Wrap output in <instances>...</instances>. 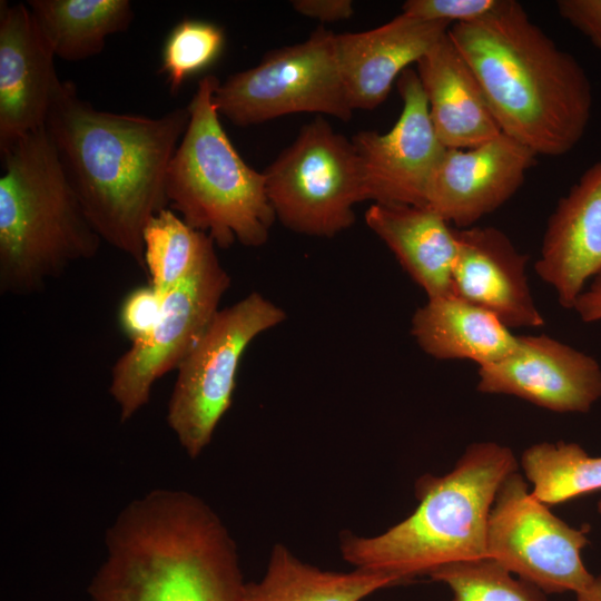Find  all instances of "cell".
I'll return each instance as SVG.
<instances>
[{
	"instance_id": "1",
	"label": "cell",
	"mask_w": 601,
	"mask_h": 601,
	"mask_svg": "<svg viewBox=\"0 0 601 601\" xmlns=\"http://www.w3.org/2000/svg\"><path fill=\"white\" fill-rule=\"evenodd\" d=\"M189 116L187 107L158 118L99 110L68 81L48 111L46 130L89 220L142 269L144 229L169 204L166 174Z\"/></svg>"
},
{
	"instance_id": "2",
	"label": "cell",
	"mask_w": 601,
	"mask_h": 601,
	"mask_svg": "<svg viewBox=\"0 0 601 601\" xmlns=\"http://www.w3.org/2000/svg\"><path fill=\"white\" fill-rule=\"evenodd\" d=\"M105 542L91 601H246L236 542L193 493L156 489L131 501Z\"/></svg>"
},
{
	"instance_id": "3",
	"label": "cell",
	"mask_w": 601,
	"mask_h": 601,
	"mask_svg": "<svg viewBox=\"0 0 601 601\" xmlns=\"http://www.w3.org/2000/svg\"><path fill=\"white\" fill-rule=\"evenodd\" d=\"M447 33L503 134L536 156L560 157L578 145L591 118L589 77L518 1L506 0L481 20L452 24Z\"/></svg>"
},
{
	"instance_id": "4",
	"label": "cell",
	"mask_w": 601,
	"mask_h": 601,
	"mask_svg": "<svg viewBox=\"0 0 601 601\" xmlns=\"http://www.w3.org/2000/svg\"><path fill=\"white\" fill-rule=\"evenodd\" d=\"M516 469L509 447L471 444L445 475L418 479V505L405 520L373 536L342 533L343 559L402 583L452 563L487 558L490 512L500 486Z\"/></svg>"
},
{
	"instance_id": "5",
	"label": "cell",
	"mask_w": 601,
	"mask_h": 601,
	"mask_svg": "<svg viewBox=\"0 0 601 601\" xmlns=\"http://www.w3.org/2000/svg\"><path fill=\"white\" fill-rule=\"evenodd\" d=\"M0 293L31 295L96 256L101 238L41 127L1 150Z\"/></svg>"
},
{
	"instance_id": "6",
	"label": "cell",
	"mask_w": 601,
	"mask_h": 601,
	"mask_svg": "<svg viewBox=\"0 0 601 601\" xmlns=\"http://www.w3.org/2000/svg\"><path fill=\"white\" fill-rule=\"evenodd\" d=\"M219 83L214 75L201 78L187 106L189 122L168 165L166 194L181 219L218 247L236 240L259 247L276 216L264 171L243 160L221 126L214 101Z\"/></svg>"
},
{
	"instance_id": "7",
	"label": "cell",
	"mask_w": 601,
	"mask_h": 601,
	"mask_svg": "<svg viewBox=\"0 0 601 601\" xmlns=\"http://www.w3.org/2000/svg\"><path fill=\"white\" fill-rule=\"evenodd\" d=\"M269 203L288 229L333 237L355 221L354 206L368 200L352 144L317 116L264 171Z\"/></svg>"
},
{
	"instance_id": "8",
	"label": "cell",
	"mask_w": 601,
	"mask_h": 601,
	"mask_svg": "<svg viewBox=\"0 0 601 601\" xmlns=\"http://www.w3.org/2000/svg\"><path fill=\"white\" fill-rule=\"evenodd\" d=\"M285 318L279 306L252 292L219 309L181 361L166 420L190 459L203 453L228 411L239 362L248 345Z\"/></svg>"
},
{
	"instance_id": "9",
	"label": "cell",
	"mask_w": 601,
	"mask_h": 601,
	"mask_svg": "<svg viewBox=\"0 0 601 601\" xmlns=\"http://www.w3.org/2000/svg\"><path fill=\"white\" fill-rule=\"evenodd\" d=\"M219 115L252 126L297 112L343 121L353 115L336 51V33L323 27L303 42L268 51L260 62L220 82L214 93Z\"/></svg>"
},
{
	"instance_id": "10",
	"label": "cell",
	"mask_w": 601,
	"mask_h": 601,
	"mask_svg": "<svg viewBox=\"0 0 601 601\" xmlns=\"http://www.w3.org/2000/svg\"><path fill=\"white\" fill-rule=\"evenodd\" d=\"M587 533V528L570 526L534 499L514 472L500 486L490 512L487 558L540 591L577 594L594 579L581 556Z\"/></svg>"
},
{
	"instance_id": "11",
	"label": "cell",
	"mask_w": 601,
	"mask_h": 601,
	"mask_svg": "<svg viewBox=\"0 0 601 601\" xmlns=\"http://www.w3.org/2000/svg\"><path fill=\"white\" fill-rule=\"evenodd\" d=\"M230 277L210 245L194 267L164 296L151 333L132 343L111 370L109 393L121 422L130 420L150 398L154 383L177 368L215 315Z\"/></svg>"
},
{
	"instance_id": "12",
	"label": "cell",
	"mask_w": 601,
	"mask_h": 601,
	"mask_svg": "<svg viewBox=\"0 0 601 601\" xmlns=\"http://www.w3.org/2000/svg\"><path fill=\"white\" fill-rule=\"evenodd\" d=\"M403 108L385 134L363 130L352 138L361 160L367 199L376 204L426 207L431 177L446 148L432 125L418 76L397 78Z\"/></svg>"
},
{
	"instance_id": "13",
	"label": "cell",
	"mask_w": 601,
	"mask_h": 601,
	"mask_svg": "<svg viewBox=\"0 0 601 601\" xmlns=\"http://www.w3.org/2000/svg\"><path fill=\"white\" fill-rule=\"evenodd\" d=\"M477 390L505 394L558 413H587L601 397V366L545 334L518 336L514 351L480 366Z\"/></svg>"
},
{
	"instance_id": "14",
	"label": "cell",
	"mask_w": 601,
	"mask_h": 601,
	"mask_svg": "<svg viewBox=\"0 0 601 601\" xmlns=\"http://www.w3.org/2000/svg\"><path fill=\"white\" fill-rule=\"evenodd\" d=\"M535 161L530 148L503 132L472 148H446L431 177L426 207L457 229L472 227L520 189Z\"/></svg>"
},
{
	"instance_id": "15",
	"label": "cell",
	"mask_w": 601,
	"mask_h": 601,
	"mask_svg": "<svg viewBox=\"0 0 601 601\" xmlns=\"http://www.w3.org/2000/svg\"><path fill=\"white\" fill-rule=\"evenodd\" d=\"M28 6L0 2V150L45 126L58 78Z\"/></svg>"
},
{
	"instance_id": "16",
	"label": "cell",
	"mask_w": 601,
	"mask_h": 601,
	"mask_svg": "<svg viewBox=\"0 0 601 601\" xmlns=\"http://www.w3.org/2000/svg\"><path fill=\"white\" fill-rule=\"evenodd\" d=\"M453 294L494 314L508 328L540 327L544 317L531 294L529 256L495 227L455 228Z\"/></svg>"
},
{
	"instance_id": "17",
	"label": "cell",
	"mask_w": 601,
	"mask_h": 601,
	"mask_svg": "<svg viewBox=\"0 0 601 601\" xmlns=\"http://www.w3.org/2000/svg\"><path fill=\"white\" fill-rule=\"evenodd\" d=\"M534 267L565 309H573L588 280L601 273V159L559 199Z\"/></svg>"
},
{
	"instance_id": "18",
	"label": "cell",
	"mask_w": 601,
	"mask_h": 601,
	"mask_svg": "<svg viewBox=\"0 0 601 601\" xmlns=\"http://www.w3.org/2000/svg\"><path fill=\"white\" fill-rule=\"evenodd\" d=\"M452 24L400 13L381 27L336 33L339 69L353 110H372L411 63H416Z\"/></svg>"
},
{
	"instance_id": "19",
	"label": "cell",
	"mask_w": 601,
	"mask_h": 601,
	"mask_svg": "<svg viewBox=\"0 0 601 601\" xmlns=\"http://www.w3.org/2000/svg\"><path fill=\"white\" fill-rule=\"evenodd\" d=\"M416 66L432 125L445 148H472L502 132L477 78L449 33Z\"/></svg>"
},
{
	"instance_id": "20",
	"label": "cell",
	"mask_w": 601,
	"mask_h": 601,
	"mask_svg": "<svg viewBox=\"0 0 601 601\" xmlns=\"http://www.w3.org/2000/svg\"><path fill=\"white\" fill-rule=\"evenodd\" d=\"M365 221L393 252L427 298L453 294L455 228L428 207L373 203Z\"/></svg>"
},
{
	"instance_id": "21",
	"label": "cell",
	"mask_w": 601,
	"mask_h": 601,
	"mask_svg": "<svg viewBox=\"0 0 601 601\" xmlns=\"http://www.w3.org/2000/svg\"><path fill=\"white\" fill-rule=\"evenodd\" d=\"M418 346L437 359H469L480 366L501 361L518 344L494 314L454 294L427 302L412 317Z\"/></svg>"
},
{
	"instance_id": "22",
	"label": "cell",
	"mask_w": 601,
	"mask_h": 601,
	"mask_svg": "<svg viewBox=\"0 0 601 601\" xmlns=\"http://www.w3.org/2000/svg\"><path fill=\"white\" fill-rule=\"evenodd\" d=\"M398 582L386 574L355 569L323 570L276 543L264 577L246 584V601H362Z\"/></svg>"
},
{
	"instance_id": "23",
	"label": "cell",
	"mask_w": 601,
	"mask_h": 601,
	"mask_svg": "<svg viewBox=\"0 0 601 601\" xmlns=\"http://www.w3.org/2000/svg\"><path fill=\"white\" fill-rule=\"evenodd\" d=\"M28 7L55 57L68 61L100 53L106 38L127 30L135 16L128 0H31Z\"/></svg>"
},
{
	"instance_id": "24",
	"label": "cell",
	"mask_w": 601,
	"mask_h": 601,
	"mask_svg": "<svg viewBox=\"0 0 601 601\" xmlns=\"http://www.w3.org/2000/svg\"><path fill=\"white\" fill-rule=\"evenodd\" d=\"M534 499L545 505L601 491V456H590L577 443L542 442L521 456Z\"/></svg>"
},
{
	"instance_id": "25",
	"label": "cell",
	"mask_w": 601,
	"mask_h": 601,
	"mask_svg": "<svg viewBox=\"0 0 601 601\" xmlns=\"http://www.w3.org/2000/svg\"><path fill=\"white\" fill-rule=\"evenodd\" d=\"M145 269L150 286L164 296L214 243L204 231L189 227L170 209L150 218L144 229Z\"/></svg>"
},
{
	"instance_id": "26",
	"label": "cell",
	"mask_w": 601,
	"mask_h": 601,
	"mask_svg": "<svg viewBox=\"0 0 601 601\" xmlns=\"http://www.w3.org/2000/svg\"><path fill=\"white\" fill-rule=\"evenodd\" d=\"M428 577L446 584L453 601H545L542 591L490 558L452 563Z\"/></svg>"
},
{
	"instance_id": "27",
	"label": "cell",
	"mask_w": 601,
	"mask_h": 601,
	"mask_svg": "<svg viewBox=\"0 0 601 601\" xmlns=\"http://www.w3.org/2000/svg\"><path fill=\"white\" fill-rule=\"evenodd\" d=\"M225 43L224 30L209 21L185 19L169 32L164 45L160 71L176 95L185 80L211 65Z\"/></svg>"
},
{
	"instance_id": "28",
	"label": "cell",
	"mask_w": 601,
	"mask_h": 601,
	"mask_svg": "<svg viewBox=\"0 0 601 601\" xmlns=\"http://www.w3.org/2000/svg\"><path fill=\"white\" fill-rule=\"evenodd\" d=\"M506 0H407L402 12L451 24L481 20L500 10Z\"/></svg>"
},
{
	"instance_id": "29",
	"label": "cell",
	"mask_w": 601,
	"mask_h": 601,
	"mask_svg": "<svg viewBox=\"0 0 601 601\" xmlns=\"http://www.w3.org/2000/svg\"><path fill=\"white\" fill-rule=\"evenodd\" d=\"M162 305L160 296L150 285L130 292L121 304L119 322L132 343L147 337L156 326Z\"/></svg>"
},
{
	"instance_id": "30",
	"label": "cell",
	"mask_w": 601,
	"mask_h": 601,
	"mask_svg": "<svg viewBox=\"0 0 601 601\" xmlns=\"http://www.w3.org/2000/svg\"><path fill=\"white\" fill-rule=\"evenodd\" d=\"M559 14L601 52V0L556 1Z\"/></svg>"
},
{
	"instance_id": "31",
	"label": "cell",
	"mask_w": 601,
	"mask_h": 601,
	"mask_svg": "<svg viewBox=\"0 0 601 601\" xmlns=\"http://www.w3.org/2000/svg\"><path fill=\"white\" fill-rule=\"evenodd\" d=\"M290 6L299 14L322 22L345 20L354 13L351 0H294Z\"/></svg>"
},
{
	"instance_id": "32",
	"label": "cell",
	"mask_w": 601,
	"mask_h": 601,
	"mask_svg": "<svg viewBox=\"0 0 601 601\" xmlns=\"http://www.w3.org/2000/svg\"><path fill=\"white\" fill-rule=\"evenodd\" d=\"M573 309L585 323L601 322V273L580 294Z\"/></svg>"
},
{
	"instance_id": "33",
	"label": "cell",
	"mask_w": 601,
	"mask_h": 601,
	"mask_svg": "<svg viewBox=\"0 0 601 601\" xmlns=\"http://www.w3.org/2000/svg\"><path fill=\"white\" fill-rule=\"evenodd\" d=\"M575 601H601V574L594 577L588 588L577 593Z\"/></svg>"
},
{
	"instance_id": "34",
	"label": "cell",
	"mask_w": 601,
	"mask_h": 601,
	"mask_svg": "<svg viewBox=\"0 0 601 601\" xmlns=\"http://www.w3.org/2000/svg\"><path fill=\"white\" fill-rule=\"evenodd\" d=\"M598 511L601 514V500L598 502Z\"/></svg>"
}]
</instances>
